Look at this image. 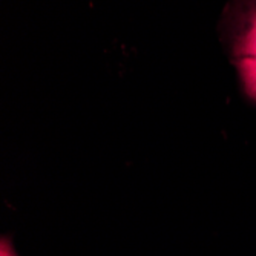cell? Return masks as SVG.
<instances>
[{
    "label": "cell",
    "instance_id": "cell-3",
    "mask_svg": "<svg viewBox=\"0 0 256 256\" xmlns=\"http://www.w3.org/2000/svg\"><path fill=\"white\" fill-rule=\"evenodd\" d=\"M0 256H14V254H12V252H11V248H8L6 241H4V242H2V253H0Z\"/></svg>",
    "mask_w": 256,
    "mask_h": 256
},
{
    "label": "cell",
    "instance_id": "cell-1",
    "mask_svg": "<svg viewBox=\"0 0 256 256\" xmlns=\"http://www.w3.org/2000/svg\"><path fill=\"white\" fill-rule=\"evenodd\" d=\"M234 54L236 58L256 56V10L248 14L236 37Z\"/></svg>",
    "mask_w": 256,
    "mask_h": 256
},
{
    "label": "cell",
    "instance_id": "cell-2",
    "mask_svg": "<svg viewBox=\"0 0 256 256\" xmlns=\"http://www.w3.org/2000/svg\"><path fill=\"white\" fill-rule=\"evenodd\" d=\"M236 68L247 97L256 102V56L241 57L236 60Z\"/></svg>",
    "mask_w": 256,
    "mask_h": 256
}]
</instances>
